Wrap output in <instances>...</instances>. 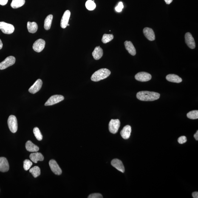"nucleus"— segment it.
Segmentation results:
<instances>
[{"label": "nucleus", "instance_id": "obj_25", "mask_svg": "<svg viewBox=\"0 0 198 198\" xmlns=\"http://www.w3.org/2000/svg\"><path fill=\"white\" fill-rule=\"evenodd\" d=\"M25 0H12L11 6L13 9H17L24 5Z\"/></svg>", "mask_w": 198, "mask_h": 198}, {"label": "nucleus", "instance_id": "obj_28", "mask_svg": "<svg viewBox=\"0 0 198 198\" xmlns=\"http://www.w3.org/2000/svg\"><path fill=\"white\" fill-rule=\"evenodd\" d=\"M86 7L88 10L92 11L95 9L96 6L94 1L92 0H88L86 3Z\"/></svg>", "mask_w": 198, "mask_h": 198}, {"label": "nucleus", "instance_id": "obj_31", "mask_svg": "<svg viewBox=\"0 0 198 198\" xmlns=\"http://www.w3.org/2000/svg\"><path fill=\"white\" fill-rule=\"evenodd\" d=\"M32 165V163L30 160H25L24 162V168L26 171H27L31 167Z\"/></svg>", "mask_w": 198, "mask_h": 198}, {"label": "nucleus", "instance_id": "obj_7", "mask_svg": "<svg viewBox=\"0 0 198 198\" xmlns=\"http://www.w3.org/2000/svg\"><path fill=\"white\" fill-rule=\"evenodd\" d=\"M120 125V122L119 119H112L110 122L109 129L110 132L115 134L118 132Z\"/></svg>", "mask_w": 198, "mask_h": 198}, {"label": "nucleus", "instance_id": "obj_18", "mask_svg": "<svg viewBox=\"0 0 198 198\" xmlns=\"http://www.w3.org/2000/svg\"><path fill=\"white\" fill-rule=\"evenodd\" d=\"M29 157L31 160L35 163H38V161H43L44 159L42 154L37 152L31 154Z\"/></svg>", "mask_w": 198, "mask_h": 198}, {"label": "nucleus", "instance_id": "obj_17", "mask_svg": "<svg viewBox=\"0 0 198 198\" xmlns=\"http://www.w3.org/2000/svg\"><path fill=\"white\" fill-rule=\"evenodd\" d=\"M131 132V127L129 125H127L121 131L120 134L123 139L127 140L129 138Z\"/></svg>", "mask_w": 198, "mask_h": 198}, {"label": "nucleus", "instance_id": "obj_40", "mask_svg": "<svg viewBox=\"0 0 198 198\" xmlns=\"http://www.w3.org/2000/svg\"><path fill=\"white\" fill-rule=\"evenodd\" d=\"M68 26H69V24H68Z\"/></svg>", "mask_w": 198, "mask_h": 198}, {"label": "nucleus", "instance_id": "obj_36", "mask_svg": "<svg viewBox=\"0 0 198 198\" xmlns=\"http://www.w3.org/2000/svg\"><path fill=\"white\" fill-rule=\"evenodd\" d=\"M192 196L194 198H198V192L197 191L194 192L192 193Z\"/></svg>", "mask_w": 198, "mask_h": 198}, {"label": "nucleus", "instance_id": "obj_8", "mask_svg": "<svg viewBox=\"0 0 198 198\" xmlns=\"http://www.w3.org/2000/svg\"><path fill=\"white\" fill-rule=\"evenodd\" d=\"M135 78L138 81L146 82L151 79V76L147 72H139L136 74Z\"/></svg>", "mask_w": 198, "mask_h": 198}, {"label": "nucleus", "instance_id": "obj_1", "mask_svg": "<svg viewBox=\"0 0 198 198\" xmlns=\"http://www.w3.org/2000/svg\"><path fill=\"white\" fill-rule=\"evenodd\" d=\"M160 97V94L158 93L148 91H141L137 94V98L142 101H154Z\"/></svg>", "mask_w": 198, "mask_h": 198}, {"label": "nucleus", "instance_id": "obj_23", "mask_svg": "<svg viewBox=\"0 0 198 198\" xmlns=\"http://www.w3.org/2000/svg\"><path fill=\"white\" fill-rule=\"evenodd\" d=\"M27 29H28L29 32L30 33H35L38 30V25L35 22L32 23L28 22L27 23Z\"/></svg>", "mask_w": 198, "mask_h": 198}, {"label": "nucleus", "instance_id": "obj_32", "mask_svg": "<svg viewBox=\"0 0 198 198\" xmlns=\"http://www.w3.org/2000/svg\"><path fill=\"white\" fill-rule=\"evenodd\" d=\"M103 196L100 193H95L90 195L88 198H103Z\"/></svg>", "mask_w": 198, "mask_h": 198}, {"label": "nucleus", "instance_id": "obj_34", "mask_svg": "<svg viewBox=\"0 0 198 198\" xmlns=\"http://www.w3.org/2000/svg\"><path fill=\"white\" fill-rule=\"evenodd\" d=\"M124 6L123 3L120 2L119 3L118 6L115 7L116 11L118 12H120L122 11V9L123 8Z\"/></svg>", "mask_w": 198, "mask_h": 198}, {"label": "nucleus", "instance_id": "obj_29", "mask_svg": "<svg viewBox=\"0 0 198 198\" xmlns=\"http://www.w3.org/2000/svg\"><path fill=\"white\" fill-rule=\"evenodd\" d=\"M187 117L191 119H197L198 118V111H191L187 114Z\"/></svg>", "mask_w": 198, "mask_h": 198}, {"label": "nucleus", "instance_id": "obj_33", "mask_svg": "<svg viewBox=\"0 0 198 198\" xmlns=\"http://www.w3.org/2000/svg\"><path fill=\"white\" fill-rule=\"evenodd\" d=\"M186 137L185 136H182L179 138L178 139V141L180 144H183L186 143L187 142Z\"/></svg>", "mask_w": 198, "mask_h": 198}, {"label": "nucleus", "instance_id": "obj_14", "mask_svg": "<svg viewBox=\"0 0 198 198\" xmlns=\"http://www.w3.org/2000/svg\"><path fill=\"white\" fill-rule=\"evenodd\" d=\"M111 165L118 171L124 173L125 171L124 166L121 161L118 159H114L111 162Z\"/></svg>", "mask_w": 198, "mask_h": 198}, {"label": "nucleus", "instance_id": "obj_3", "mask_svg": "<svg viewBox=\"0 0 198 198\" xmlns=\"http://www.w3.org/2000/svg\"><path fill=\"white\" fill-rule=\"evenodd\" d=\"M8 125L10 131L15 133L18 129L17 121L16 117L14 115H10L7 121Z\"/></svg>", "mask_w": 198, "mask_h": 198}, {"label": "nucleus", "instance_id": "obj_38", "mask_svg": "<svg viewBox=\"0 0 198 198\" xmlns=\"http://www.w3.org/2000/svg\"><path fill=\"white\" fill-rule=\"evenodd\" d=\"M167 4H170L172 2L173 0H164Z\"/></svg>", "mask_w": 198, "mask_h": 198}, {"label": "nucleus", "instance_id": "obj_9", "mask_svg": "<svg viewBox=\"0 0 198 198\" xmlns=\"http://www.w3.org/2000/svg\"><path fill=\"white\" fill-rule=\"evenodd\" d=\"M46 42L44 40L39 39L33 43V49L36 52H40L44 49Z\"/></svg>", "mask_w": 198, "mask_h": 198}, {"label": "nucleus", "instance_id": "obj_20", "mask_svg": "<svg viewBox=\"0 0 198 198\" xmlns=\"http://www.w3.org/2000/svg\"><path fill=\"white\" fill-rule=\"evenodd\" d=\"M124 45L126 49L130 55L133 56L136 55V49L131 41H125Z\"/></svg>", "mask_w": 198, "mask_h": 198}, {"label": "nucleus", "instance_id": "obj_11", "mask_svg": "<svg viewBox=\"0 0 198 198\" xmlns=\"http://www.w3.org/2000/svg\"><path fill=\"white\" fill-rule=\"evenodd\" d=\"M43 82L42 80L40 79L37 80L32 86L29 89V92L31 93L35 94L38 92L41 89L42 87Z\"/></svg>", "mask_w": 198, "mask_h": 198}, {"label": "nucleus", "instance_id": "obj_4", "mask_svg": "<svg viewBox=\"0 0 198 198\" xmlns=\"http://www.w3.org/2000/svg\"><path fill=\"white\" fill-rule=\"evenodd\" d=\"M15 29L12 25L4 22H0V29L4 33L10 34L14 32Z\"/></svg>", "mask_w": 198, "mask_h": 198}, {"label": "nucleus", "instance_id": "obj_21", "mask_svg": "<svg viewBox=\"0 0 198 198\" xmlns=\"http://www.w3.org/2000/svg\"><path fill=\"white\" fill-rule=\"evenodd\" d=\"M25 147L27 151L29 152H37L39 149L38 146L32 143L30 140H28L26 143Z\"/></svg>", "mask_w": 198, "mask_h": 198}, {"label": "nucleus", "instance_id": "obj_12", "mask_svg": "<svg viewBox=\"0 0 198 198\" xmlns=\"http://www.w3.org/2000/svg\"><path fill=\"white\" fill-rule=\"evenodd\" d=\"M71 15V12L69 10H66L64 12L61 21V27L62 28H66L68 24L69 18Z\"/></svg>", "mask_w": 198, "mask_h": 198}, {"label": "nucleus", "instance_id": "obj_26", "mask_svg": "<svg viewBox=\"0 0 198 198\" xmlns=\"http://www.w3.org/2000/svg\"><path fill=\"white\" fill-rule=\"evenodd\" d=\"M29 172L31 173L34 177L37 178L41 175V170L39 167L35 166L29 170Z\"/></svg>", "mask_w": 198, "mask_h": 198}, {"label": "nucleus", "instance_id": "obj_5", "mask_svg": "<svg viewBox=\"0 0 198 198\" xmlns=\"http://www.w3.org/2000/svg\"><path fill=\"white\" fill-rule=\"evenodd\" d=\"M64 99L63 95H55L52 96L45 103V106H51L63 101Z\"/></svg>", "mask_w": 198, "mask_h": 198}, {"label": "nucleus", "instance_id": "obj_13", "mask_svg": "<svg viewBox=\"0 0 198 198\" xmlns=\"http://www.w3.org/2000/svg\"><path fill=\"white\" fill-rule=\"evenodd\" d=\"M186 43L189 47L191 49H194L196 47V44L192 35L189 32H187L185 35Z\"/></svg>", "mask_w": 198, "mask_h": 198}, {"label": "nucleus", "instance_id": "obj_30", "mask_svg": "<svg viewBox=\"0 0 198 198\" xmlns=\"http://www.w3.org/2000/svg\"><path fill=\"white\" fill-rule=\"evenodd\" d=\"M33 132L37 140L40 141L42 140V135L41 134V131L38 127H36L34 128Z\"/></svg>", "mask_w": 198, "mask_h": 198}, {"label": "nucleus", "instance_id": "obj_19", "mask_svg": "<svg viewBox=\"0 0 198 198\" xmlns=\"http://www.w3.org/2000/svg\"><path fill=\"white\" fill-rule=\"evenodd\" d=\"M103 50L100 46H97L92 52V55L94 59L99 60L103 56Z\"/></svg>", "mask_w": 198, "mask_h": 198}, {"label": "nucleus", "instance_id": "obj_35", "mask_svg": "<svg viewBox=\"0 0 198 198\" xmlns=\"http://www.w3.org/2000/svg\"><path fill=\"white\" fill-rule=\"evenodd\" d=\"M8 0H0V4L2 6L5 5L7 4Z\"/></svg>", "mask_w": 198, "mask_h": 198}, {"label": "nucleus", "instance_id": "obj_6", "mask_svg": "<svg viewBox=\"0 0 198 198\" xmlns=\"http://www.w3.org/2000/svg\"><path fill=\"white\" fill-rule=\"evenodd\" d=\"M15 58L14 57L10 56L7 57L4 61L0 63V69L3 70L13 66L15 64Z\"/></svg>", "mask_w": 198, "mask_h": 198}, {"label": "nucleus", "instance_id": "obj_2", "mask_svg": "<svg viewBox=\"0 0 198 198\" xmlns=\"http://www.w3.org/2000/svg\"><path fill=\"white\" fill-rule=\"evenodd\" d=\"M111 74V71L106 68H102L96 71L91 77V80L94 82H98L108 78Z\"/></svg>", "mask_w": 198, "mask_h": 198}, {"label": "nucleus", "instance_id": "obj_10", "mask_svg": "<svg viewBox=\"0 0 198 198\" xmlns=\"http://www.w3.org/2000/svg\"><path fill=\"white\" fill-rule=\"evenodd\" d=\"M49 165L51 170L54 174L58 175L61 174L62 171L61 168L55 160H51L50 161Z\"/></svg>", "mask_w": 198, "mask_h": 198}, {"label": "nucleus", "instance_id": "obj_22", "mask_svg": "<svg viewBox=\"0 0 198 198\" xmlns=\"http://www.w3.org/2000/svg\"><path fill=\"white\" fill-rule=\"evenodd\" d=\"M166 79L168 81L171 82L180 83L182 81L181 78L175 74H169L167 75Z\"/></svg>", "mask_w": 198, "mask_h": 198}, {"label": "nucleus", "instance_id": "obj_24", "mask_svg": "<svg viewBox=\"0 0 198 198\" xmlns=\"http://www.w3.org/2000/svg\"><path fill=\"white\" fill-rule=\"evenodd\" d=\"M53 15H50L46 17L44 22V28L46 30H49L51 28Z\"/></svg>", "mask_w": 198, "mask_h": 198}, {"label": "nucleus", "instance_id": "obj_15", "mask_svg": "<svg viewBox=\"0 0 198 198\" xmlns=\"http://www.w3.org/2000/svg\"><path fill=\"white\" fill-rule=\"evenodd\" d=\"M144 35L150 41H154L155 39V36L154 31L152 29L146 27L143 30Z\"/></svg>", "mask_w": 198, "mask_h": 198}, {"label": "nucleus", "instance_id": "obj_37", "mask_svg": "<svg viewBox=\"0 0 198 198\" xmlns=\"http://www.w3.org/2000/svg\"><path fill=\"white\" fill-rule=\"evenodd\" d=\"M194 137L196 140H198V131H197L196 133L194 135Z\"/></svg>", "mask_w": 198, "mask_h": 198}, {"label": "nucleus", "instance_id": "obj_16", "mask_svg": "<svg viewBox=\"0 0 198 198\" xmlns=\"http://www.w3.org/2000/svg\"><path fill=\"white\" fill-rule=\"evenodd\" d=\"M9 165L7 159L4 157H0V171L6 172L9 171Z\"/></svg>", "mask_w": 198, "mask_h": 198}, {"label": "nucleus", "instance_id": "obj_27", "mask_svg": "<svg viewBox=\"0 0 198 198\" xmlns=\"http://www.w3.org/2000/svg\"><path fill=\"white\" fill-rule=\"evenodd\" d=\"M114 38V35L112 34H104L102 39V41L104 44L109 42L112 41Z\"/></svg>", "mask_w": 198, "mask_h": 198}, {"label": "nucleus", "instance_id": "obj_39", "mask_svg": "<svg viewBox=\"0 0 198 198\" xmlns=\"http://www.w3.org/2000/svg\"><path fill=\"white\" fill-rule=\"evenodd\" d=\"M3 47V43L1 40L0 39V50H1Z\"/></svg>", "mask_w": 198, "mask_h": 198}]
</instances>
